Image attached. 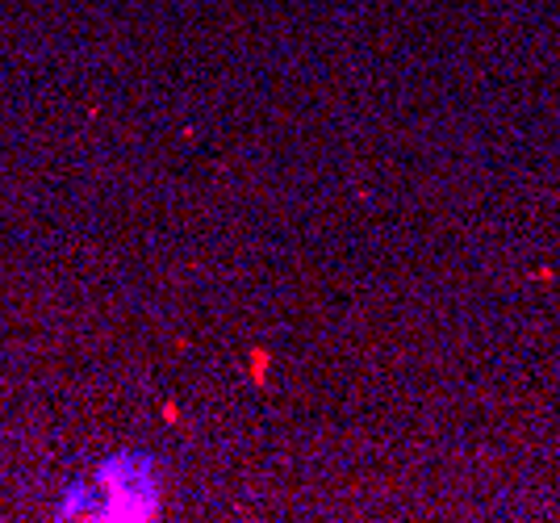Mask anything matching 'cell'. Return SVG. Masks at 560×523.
I'll return each instance as SVG.
<instances>
[{
	"mask_svg": "<svg viewBox=\"0 0 560 523\" xmlns=\"http://www.w3.org/2000/svg\"><path fill=\"white\" fill-rule=\"evenodd\" d=\"M164 511V486L159 465L147 453L122 448L110 453L93 469V478L68 482L55 498V519H113V523H142L159 519Z\"/></svg>",
	"mask_w": 560,
	"mask_h": 523,
	"instance_id": "6da1fadb",
	"label": "cell"
},
{
	"mask_svg": "<svg viewBox=\"0 0 560 523\" xmlns=\"http://www.w3.org/2000/svg\"><path fill=\"white\" fill-rule=\"evenodd\" d=\"M268 369H272V352L268 347H251L247 352V381L251 386H268Z\"/></svg>",
	"mask_w": 560,
	"mask_h": 523,
	"instance_id": "7a4b0ae2",
	"label": "cell"
},
{
	"mask_svg": "<svg viewBox=\"0 0 560 523\" xmlns=\"http://www.w3.org/2000/svg\"><path fill=\"white\" fill-rule=\"evenodd\" d=\"M164 419H167V423H176V419H180V411H176V402H164Z\"/></svg>",
	"mask_w": 560,
	"mask_h": 523,
	"instance_id": "3957f363",
	"label": "cell"
}]
</instances>
